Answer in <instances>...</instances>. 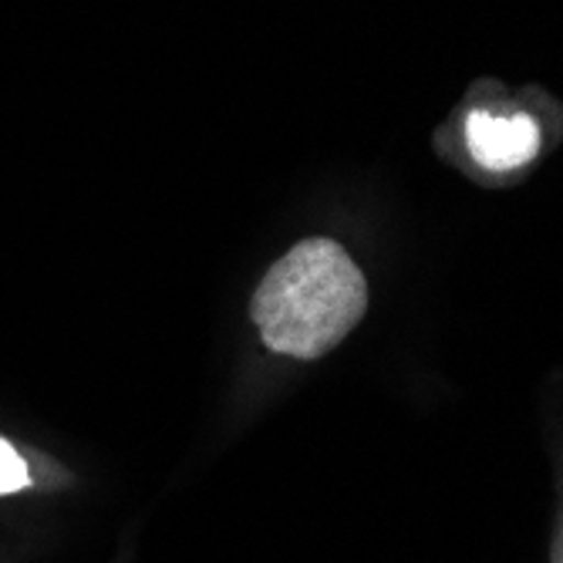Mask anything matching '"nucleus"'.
<instances>
[{
	"label": "nucleus",
	"instance_id": "nucleus-1",
	"mask_svg": "<svg viewBox=\"0 0 563 563\" xmlns=\"http://www.w3.org/2000/svg\"><path fill=\"white\" fill-rule=\"evenodd\" d=\"M250 311L271 351L311 362L365 318L368 284L341 243L314 236L271 267Z\"/></svg>",
	"mask_w": 563,
	"mask_h": 563
},
{
	"label": "nucleus",
	"instance_id": "nucleus-3",
	"mask_svg": "<svg viewBox=\"0 0 563 563\" xmlns=\"http://www.w3.org/2000/svg\"><path fill=\"white\" fill-rule=\"evenodd\" d=\"M31 486V473L24 466V459L0 439V493H18Z\"/></svg>",
	"mask_w": 563,
	"mask_h": 563
},
{
	"label": "nucleus",
	"instance_id": "nucleus-2",
	"mask_svg": "<svg viewBox=\"0 0 563 563\" xmlns=\"http://www.w3.org/2000/svg\"><path fill=\"white\" fill-rule=\"evenodd\" d=\"M466 142L483 169L509 173L527 166L540 148V129L530 115H489L473 112L466 119Z\"/></svg>",
	"mask_w": 563,
	"mask_h": 563
}]
</instances>
